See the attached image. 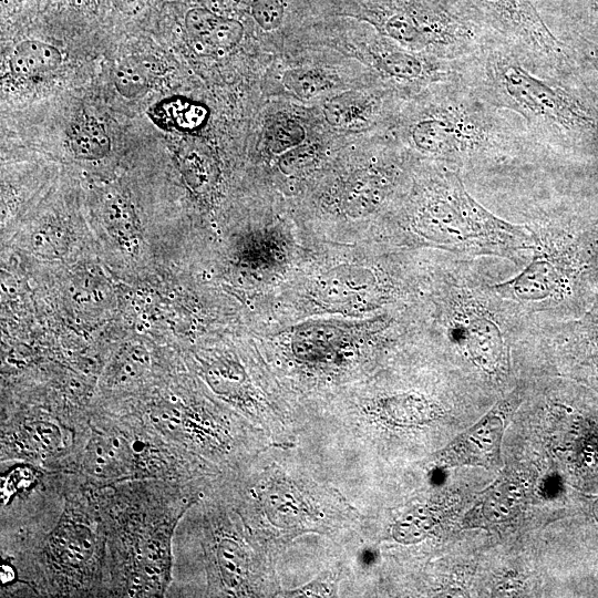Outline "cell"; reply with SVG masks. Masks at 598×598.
<instances>
[{"label":"cell","mask_w":598,"mask_h":598,"mask_svg":"<svg viewBox=\"0 0 598 598\" xmlns=\"http://www.w3.org/2000/svg\"><path fill=\"white\" fill-rule=\"evenodd\" d=\"M475 260L452 255L440 269L432 298L434 328L486 377L503 381L514 343L530 338L533 318L503 298Z\"/></svg>","instance_id":"obj_1"},{"label":"cell","mask_w":598,"mask_h":598,"mask_svg":"<svg viewBox=\"0 0 598 598\" xmlns=\"http://www.w3.org/2000/svg\"><path fill=\"white\" fill-rule=\"evenodd\" d=\"M414 238L463 258L494 257L524 267L535 249L526 224L496 216L466 190L460 168L446 169L410 214Z\"/></svg>","instance_id":"obj_2"},{"label":"cell","mask_w":598,"mask_h":598,"mask_svg":"<svg viewBox=\"0 0 598 598\" xmlns=\"http://www.w3.org/2000/svg\"><path fill=\"white\" fill-rule=\"evenodd\" d=\"M482 64L496 105L567 144L598 146V99L586 86L537 76L504 48L488 49Z\"/></svg>","instance_id":"obj_3"},{"label":"cell","mask_w":598,"mask_h":598,"mask_svg":"<svg viewBox=\"0 0 598 598\" xmlns=\"http://www.w3.org/2000/svg\"><path fill=\"white\" fill-rule=\"evenodd\" d=\"M498 132L489 114L461 95L437 114L416 121L410 131L421 152L440 156L460 167L486 154L497 142Z\"/></svg>","instance_id":"obj_4"},{"label":"cell","mask_w":598,"mask_h":598,"mask_svg":"<svg viewBox=\"0 0 598 598\" xmlns=\"http://www.w3.org/2000/svg\"><path fill=\"white\" fill-rule=\"evenodd\" d=\"M517 386L498 401L475 425L461 433L436 457L443 467L478 466L499 470L503 466L502 442L509 417L523 401Z\"/></svg>","instance_id":"obj_5"},{"label":"cell","mask_w":598,"mask_h":598,"mask_svg":"<svg viewBox=\"0 0 598 598\" xmlns=\"http://www.w3.org/2000/svg\"><path fill=\"white\" fill-rule=\"evenodd\" d=\"M533 54L554 66L569 69L570 50L545 25L528 0H480Z\"/></svg>","instance_id":"obj_6"},{"label":"cell","mask_w":598,"mask_h":598,"mask_svg":"<svg viewBox=\"0 0 598 598\" xmlns=\"http://www.w3.org/2000/svg\"><path fill=\"white\" fill-rule=\"evenodd\" d=\"M236 257L246 268L255 271H274L288 260L289 243L276 228L254 230L237 243Z\"/></svg>","instance_id":"obj_7"},{"label":"cell","mask_w":598,"mask_h":598,"mask_svg":"<svg viewBox=\"0 0 598 598\" xmlns=\"http://www.w3.org/2000/svg\"><path fill=\"white\" fill-rule=\"evenodd\" d=\"M379 278L368 268L342 266L331 270L319 282L320 299L332 306L347 305L357 298L370 297L381 291Z\"/></svg>","instance_id":"obj_8"},{"label":"cell","mask_w":598,"mask_h":598,"mask_svg":"<svg viewBox=\"0 0 598 598\" xmlns=\"http://www.w3.org/2000/svg\"><path fill=\"white\" fill-rule=\"evenodd\" d=\"M185 27L194 39L219 49L234 48L244 35V27L238 20L218 16L200 7L186 12Z\"/></svg>","instance_id":"obj_9"},{"label":"cell","mask_w":598,"mask_h":598,"mask_svg":"<svg viewBox=\"0 0 598 598\" xmlns=\"http://www.w3.org/2000/svg\"><path fill=\"white\" fill-rule=\"evenodd\" d=\"M523 492L513 482H501L485 491L467 514V527H487L511 519L522 503Z\"/></svg>","instance_id":"obj_10"},{"label":"cell","mask_w":598,"mask_h":598,"mask_svg":"<svg viewBox=\"0 0 598 598\" xmlns=\"http://www.w3.org/2000/svg\"><path fill=\"white\" fill-rule=\"evenodd\" d=\"M153 121L167 130L192 132L203 126L208 117V109L182 96H172L154 105Z\"/></svg>","instance_id":"obj_11"},{"label":"cell","mask_w":598,"mask_h":598,"mask_svg":"<svg viewBox=\"0 0 598 598\" xmlns=\"http://www.w3.org/2000/svg\"><path fill=\"white\" fill-rule=\"evenodd\" d=\"M62 62V54L54 45L38 41L20 42L10 58L11 72L22 79L54 71Z\"/></svg>","instance_id":"obj_12"},{"label":"cell","mask_w":598,"mask_h":598,"mask_svg":"<svg viewBox=\"0 0 598 598\" xmlns=\"http://www.w3.org/2000/svg\"><path fill=\"white\" fill-rule=\"evenodd\" d=\"M69 142L73 154L81 159H101L111 151L105 128L92 117H82L72 124Z\"/></svg>","instance_id":"obj_13"},{"label":"cell","mask_w":598,"mask_h":598,"mask_svg":"<svg viewBox=\"0 0 598 598\" xmlns=\"http://www.w3.org/2000/svg\"><path fill=\"white\" fill-rule=\"evenodd\" d=\"M93 543V536L89 528L78 524H68L54 535L52 548L60 561L78 566L89 558Z\"/></svg>","instance_id":"obj_14"},{"label":"cell","mask_w":598,"mask_h":598,"mask_svg":"<svg viewBox=\"0 0 598 598\" xmlns=\"http://www.w3.org/2000/svg\"><path fill=\"white\" fill-rule=\"evenodd\" d=\"M379 68L389 76L413 82L423 79L427 66L417 55L404 50H385L378 55Z\"/></svg>","instance_id":"obj_15"},{"label":"cell","mask_w":598,"mask_h":598,"mask_svg":"<svg viewBox=\"0 0 598 598\" xmlns=\"http://www.w3.org/2000/svg\"><path fill=\"white\" fill-rule=\"evenodd\" d=\"M369 102L361 95L348 92L332 97L324 107V116L332 126H347L364 120Z\"/></svg>","instance_id":"obj_16"},{"label":"cell","mask_w":598,"mask_h":598,"mask_svg":"<svg viewBox=\"0 0 598 598\" xmlns=\"http://www.w3.org/2000/svg\"><path fill=\"white\" fill-rule=\"evenodd\" d=\"M105 218L112 234L121 241L128 243L138 236V225L130 204L116 196L111 198L105 206Z\"/></svg>","instance_id":"obj_17"},{"label":"cell","mask_w":598,"mask_h":598,"mask_svg":"<svg viewBox=\"0 0 598 598\" xmlns=\"http://www.w3.org/2000/svg\"><path fill=\"white\" fill-rule=\"evenodd\" d=\"M217 558L224 581L231 587L238 586L247 570L241 547L231 539H223L218 545Z\"/></svg>","instance_id":"obj_18"},{"label":"cell","mask_w":598,"mask_h":598,"mask_svg":"<svg viewBox=\"0 0 598 598\" xmlns=\"http://www.w3.org/2000/svg\"><path fill=\"white\" fill-rule=\"evenodd\" d=\"M117 91L127 99H134L144 94L150 85V73L143 64L135 61L121 63L114 75Z\"/></svg>","instance_id":"obj_19"},{"label":"cell","mask_w":598,"mask_h":598,"mask_svg":"<svg viewBox=\"0 0 598 598\" xmlns=\"http://www.w3.org/2000/svg\"><path fill=\"white\" fill-rule=\"evenodd\" d=\"M285 85L296 94L310 97L331 87L334 82L318 70H291L283 76Z\"/></svg>","instance_id":"obj_20"},{"label":"cell","mask_w":598,"mask_h":598,"mask_svg":"<svg viewBox=\"0 0 598 598\" xmlns=\"http://www.w3.org/2000/svg\"><path fill=\"white\" fill-rule=\"evenodd\" d=\"M302 126L293 120L281 118L276 121L269 130L270 146L274 152L299 145L305 138Z\"/></svg>","instance_id":"obj_21"},{"label":"cell","mask_w":598,"mask_h":598,"mask_svg":"<svg viewBox=\"0 0 598 598\" xmlns=\"http://www.w3.org/2000/svg\"><path fill=\"white\" fill-rule=\"evenodd\" d=\"M431 527V517L424 511L412 512L399 520L393 535L400 542H417L425 536Z\"/></svg>","instance_id":"obj_22"},{"label":"cell","mask_w":598,"mask_h":598,"mask_svg":"<svg viewBox=\"0 0 598 598\" xmlns=\"http://www.w3.org/2000/svg\"><path fill=\"white\" fill-rule=\"evenodd\" d=\"M251 16L260 28L271 31L282 23L285 7L281 0H254Z\"/></svg>","instance_id":"obj_23"},{"label":"cell","mask_w":598,"mask_h":598,"mask_svg":"<svg viewBox=\"0 0 598 598\" xmlns=\"http://www.w3.org/2000/svg\"><path fill=\"white\" fill-rule=\"evenodd\" d=\"M33 434L42 445L54 448L60 443L59 430L49 423H38L34 425Z\"/></svg>","instance_id":"obj_24"},{"label":"cell","mask_w":598,"mask_h":598,"mask_svg":"<svg viewBox=\"0 0 598 598\" xmlns=\"http://www.w3.org/2000/svg\"><path fill=\"white\" fill-rule=\"evenodd\" d=\"M116 6L125 13H136L144 8L147 0H115Z\"/></svg>","instance_id":"obj_25"},{"label":"cell","mask_w":598,"mask_h":598,"mask_svg":"<svg viewBox=\"0 0 598 598\" xmlns=\"http://www.w3.org/2000/svg\"><path fill=\"white\" fill-rule=\"evenodd\" d=\"M585 59L587 63L598 74V45H590L585 49Z\"/></svg>","instance_id":"obj_26"},{"label":"cell","mask_w":598,"mask_h":598,"mask_svg":"<svg viewBox=\"0 0 598 598\" xmlns=\"http://www.w3.org/2000/svg\"><path fill=\"white\" fill-rule=\"evenodd\" d=\"M590 509H591L594 519L598 524V496L592 499Z\"/></svg>","instance_id":"obj_27"},{"label":"cell","mask_w":598,"mask_h":598,"mask_svg":"<svg viewBox=\"0 0 598 598\" xmlns=\"http://www.w3.org/2000/svg\"><path fill=\"white\" fill-rule=\"evenodd\" d=\"M594 10L598 13V0H588Z\"/></svg>","instance_id":"obj_28"}]
</instances>
